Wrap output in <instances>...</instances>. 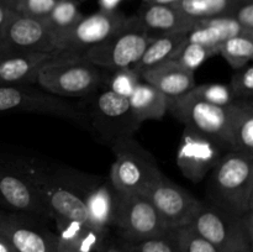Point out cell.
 I'll return each mask as SVG.
<instances>
[{"mask_svg": "<svg viewBox=\"0 0 253 252\" xmlns=\"http://www.w3.org/2000/svg\"><path fill=\"white\" fill-rule=\"evenodd\" d=\"M121 252H179L173 230L165 235L138 242L120 241L118 244Z\"/></svg>", "mask_w": 253, "mask_h": 252, "instance_id": "cell-31", "label": "cell"}, {"mask_svg": "<svg viewBox=\"0 0 253 252\" xmlns=\"http://www.w3.org/2000/svg\"><path fill=\"white\" fill-rule=\"evenodd\" d=\"M224 148L208 136L185 127L177 151V162L180 173L193 183H199L222 157Z\"/></svg>", "mask_w": 253, "mask_h": 252, "instance_id": "cell-13", "label": "cell"}, {"mask_svg": "<svg viewBox=\"0 0 253 252\" xmlns=\"http://www.w3.org/2000/svg\"><path fill=\"white\" fill-rule=\"evenodd\" d=\"M245 32H247L246 30L240 26L239 22L231 15H220L195 20L193 27L185 35V41L204 46L220 47V44L226 40Z\"/></svg>", "mask_w": 253, "mask_h": 252, "instance_id": "cell-21", "label": "cell"}, {"mask_svg": "<svg viewBox=\"0 0 253 252\" xmlns=\"http://www.w3.org/2000/svg\"><path fill=\"white\" fill-rule=\"evenodd\" d=\"M0 51L56 54L61 47L44 20L15 11L0 32Z\"/></svg>", "mask_w": 253, "mask_h": 252, "instance_id": "cell-11", "label": "cell"}, {"mask_svg": "<svg viewBox=\"0 0 253 252\" xmlns=\"http://www.w3.org/2000/svg\"><path fill=\"white\" fill-rule=\"evenodd\" d=\"M6 113L43 114L86 126L83 109L31 84L0 85V115Z\"/></svg>", "mask_w": 253, "mask_h": 252, "instance_id": "cell-8", "label": "cell"}, {"mask_svg": "<svg viewBox=\"0 0 253 252\" xmlns=\"http://www.w3.org/2000/svg\"><path fill=\"white\" fill-rule=\"evenodd\" d=\"M219 54L231 66L232 69H239L251 63L253 58V34L236 35L220 44Z\"/></svg>", "mask_w": 253, "mask_h": 252, "instance_id": "cell-27", "label": "cell"}, {"mask_svg": "<svg viewBox=\"0 0 253 252\" xmlns=\"http://www.w3.org/2000/svg\"><path fill=\"white\" fill-rule=\"evenodd\" d=\"M105 73L83 53L61 51L42 64L36 84L59 98H86L103 88Z\"/></svg>", "mask_w": 253, "mask_h": 252, "instance_id": "cell-2", "label": "cell"}, {"mask_svg": "<svg viewBox=\"0 0 253 252\" xmlns=\"http://www.w3.org/2000/svg\"><path fill=\"white\" fill-rule=\"evenodd\" d=\"M230 151L253 157V100H234L229 105Z\"/></svg>", "mask_w": 253, "mask_h": 252, "instance_id": "cell-22", "label": "cell"}, {"mask_svg": "<svg viewBox=\"0 0 253 252\" xmlns=\"http://www.w3.org/2000/svg\"><path fill=\"white\" fill-rule=\"evenodd\" d=\"M53 56L51 53L0 51V85L36 84L40 68Z\"/></svg>", "mask_w": 253, "mask_h": 252, "instance_id": "cell-18", "label": "cell"}, {"mask_svg": "<svg viewBox=\"0 0 253 252\" xmlns=\"http://www.w3.org/2000/svg\"><path fill=\"white\" fill-rule=\"evenodd\" d=\"M115 161L110 182L121 193H143L163 177L157 162L133 137L123 138L111 146Z\"/></svg>", "mask_w": 253, "mask_h": 252, "instance_id": "cell-6", "label": "cell"}, {"mask_svg": "<svg viewBox=\"0 0 253 252\" xmlns=\"http://www.w3.org/2000/svg\"><path fill=\"white\" fill-rule=\"evenodd\" d=\"M59 0H15V10L25 16L44 20Z\"/></svg>", "mask_w": 253, "mask_h": 252, "instance_id": "cell-35", "label": "cell"}, {"mask_svg": "<svg viewBox=\"0 0 253 252\" xmlns=\"http://www.w3.org/2000/svg\"><path fill=\"white\" fill-rule=\"evenodd\" d=\"M180 0H142L143 4H157V5H172V6H175V5L179 2Z\"/></svg>", "mask_w": 253, "mask_h": 252, "instance_id": "cell-39", "label": "cell"}, {"mask_svg": "<svg viewBox=\"0 0 253 252\" xmlns=\"http://www.w3.org/2000/svg\"><path fill=\"white\" fill-rule=\"evenodd\" d=\"M219 48L220 47L204 46V44L184 41L169 61L177 62L183 68L195 73V71L208 59L219 54Z\"/></svg>", "mask_w": 253, "mask_h": 252, "instance_id": "cell-28", "label": "cell"}, {"mask_svg": "<svg viewBox=\"0 0 253 252\" xmlns=\"http://www.w3.org/2000/svg\"><path fill=\"white\" fill-rule=\"evenodd\" d=\"M82 1L79 0H59L44 19L48 29L56 37L62 51V40L84 16L81 11Z\"/></svg>", "mask_w": 253, "mask_h": 252, "instance_id": "cell-25", "label": "cell"}, {"mask_svg": "<svg viewBox=\"0 0 253 252\" xmlns=\"http://www.w3.org/2000/svg\"><path fill=\"white\" fill-rule=\"evenodd\" d=\"M188 93L195 98L217 106H229L235 100L227 84L207 83L194 85Z\"/></svg>", "mask_w": 253, "mask_h": 252, "instance_id": "cell-33", "label": "cell"}, {"mask_svg": "<svg viewBox=\"0 0 253 252\" xmlns=\"http://www.w3.org/2000/svg\"><path fill=\"white\" fill-rule=\"evenodd\" d=\"M86 99L88 103L83 110L86 127L90 126L110 147L123 138L132 137L140 127L141 123L135 118L125 96L100 88Z\"/></svg>", "mask_w": 253, "mask_h": 252, "instance_id": "cell-5", "label": "cell"}, {"mask_svg": "<svg viewBox=\"0 0 253 252\" xmlns=\"http://www.w3.org/2000/svg\"><path fill=\"white\" fill-rule=\"evenodd\" d=\"M136 19L147 30L151 36L188 32L195 22V20L189 19L177 6L143 2L138 9Z\"/></svg>", "mask_w": 253, "mask_h": 252, "instance_id": "cell-19", "label": "cell"}, {"mask_svg": "<svg viewBox=\"0 0 253 252\" xmlns=\"http://www.w3.org/2000/svg\"><path fill=\"white\" fill-rule=\"evenodd\" d=\"M231 16L247 32L253 34V0H242L234 10Z\"/></svg>", "mask_w": 253, "mask_h": 252, "instance_id": "cell-36", "label": "cell"}, {"mask_svg": "<svg viewBox=\"0 0 253 252\" xmlns=\"http://www.w3.org/2000/svg\"><path fill=\"white\" fill-rule=\"evenodd\" d=\"M168 111L174 118L198 132L208 136L230 151L229 106H217L190 95L189 93L168 99Z\"/></svg>", "mask_w": 253, "mask_h": 252, "instance_id": "cell-9", "label": "cell"}, {"mask_svg": "<svg viewBox=\"0 0 253 252\" xmlns=\"http://www.w3.org/2000/svg\"><path fill=\"white\" fill-rule=\"evenodd\" d=\"M185 35L187 32L161 34L151 36L145 52L132 67L133 71H136L141 76L145 71L169 61L174 52L185 41Z\"/></svg>", "mask_w": 253, "mask_h": 252, "instance_id": "cell-24", "label": "cell"}, {"mask_svg": "<svg viewBox=\"0 0 253 252\" xmlns=\"http://www.w3.org/2000/svg\"><path fill=\"white\" fill-rule=\"evenodd\" d=\"M208 200L235 214L253 210V157L229 151L210 170Z\"/></svg>", "mask_w": 253, "mask_h": 252, "instance_id": "cell-3", "label": "cell"}, {"mask_svg": "<svg viewBox=\"0 0 253 252\" xmlns=\"http://www.w3.org/2000/svg\"><path fill=\"white\" fill-rule=\"evenodd\" d=\"M127 100L133 115L141 124L147 120H162L168 111L167 96L142 79Z\"/></svg>", "mask_w": 253, "mask_h": 252, "instance_id": "cell-23", "label": "cell"}, {"mask_svg": "<svg viewBox=\"0 0 253 252\" xmlns=\"http://www.w3.org/2000/svg\"><path fill=\"white\" fill-rule=\"evenodd\" d=\"M142 81L161 91L168 99L184 95L195 85L194 73L174 61H167L141 74Z\"/></svg>", "mask_w": 253, "mask_h": 252, "instance_id": "cell-20", "label": "cell"}, {"mask_svg": "<svg viewBox=\"0 0 253 252\" xmlns=\"http://www.w3.org/2000/svg\"><path fill=\"white\" fill-rule=\"evenodd\" d=\"M124 0H98L99 10L103 11H118L119 6Z\"/></svg>", "mask_w": 253, "mask_h": 252, "instance_id": "cell-38", "label": "cell"}, {"mask_svg": "<svg viewBox=\"0 0 253 252\" xmlns=\"http://www.w3.org/2000/svg\"><path fill=\"white\" fill-rule=\"evenodd\" d=\"M242 0H180L175 6L192 20L231 15Z\"/></svg>", "mask_w": 253, "mask_h": 252, "instance_id": "cell-26", "label": "cell"}, {"mask_svg": "<svg viewBox=\"0 0 253 252\" xmlns=\"http://www.w3.org/2000/svg\"><path fill=\"white\" fill-rule=\"evenodd\" d=\"M235 100H253V66L251 63L236 69L230 84Z\"/></svg>", "mask_w": 253, "mask_h": 252, "instance_id": "cell-34", "label": "cell"}, {"mask_svg": "<svg viewBox=\"0 0 253 252\" xmlns=\"http://www.w3.org/2000/svg\"><path fill=\"white\" fill-rule=\"evenodd\" d=\"M79 1H82V2H83V1H84V0H79Z\"/></svg>", "mask_w": 253, "mask_h": 252, "instance_id": "cell-43", "label": "cell"}, {"mask_svg": "<svg viewBox=\"0 0 253 252\" xmlns=\"http://www.w3.org/2000/svg\"><path fill=\"white\" fill-rule=\"evenodd\" d=\"M0 237L16 252H57L56 234L31 214L0 210Z\"/></svg>", "mask_w": 253, "mask_h": 252, "instance_id": "cell-12", "label": "cell"}, {"mask_svg": "<svg viewBox=\"0 0 253 252\" xmlns=\"http://www.w3.org/2000/svg\"><path fill=\"white\" fill-rule=\"evenodd\" d=\"M128 16L118 11L98 10L90 15H84L76 26L62 40V51L84 53L90 47L101 43L121 29Z\"/></svg>", "mask_w": 253, "mask_h": 252, "instance_id": "cell-15", "label": "cell"}, {"mask_svg": "<svg viewBox=\"0 0 253 252\" xmlns=\"http://www.w3.org/2000/svg\"><path fill=\"white\" fill-rule=\"evenodd\" d=\"M168 230L190 224L200 207V200L163 175L145 193Z\"/></svg>", "mask_w": 253, "mask_h": 252, "instance_id": "cell-14", "label": "cell"}, {"mask_svg": "<svg viewBox=\"0 0 253 252\" xmlns=\"http://www.w3.org/2000/svg\"><path fill=\"white\" fill-rule=\"evenodd\" d=\"M173 234L179 252H222L188 225L174 229Z\"/></svg>", "mask_w": 253, "mask_h": 252, "instance_id": "cell-32", "label": "cell"}, {"mask_svg": "<svg viewBox=\"0 0 253 252\" xmlns=\"http://www.w3.org/2000/svg\"><path fill=\"white\" fill-rule=\"evenodd\" d=\"M105 252H121V251H120V249H119L118 245H113V246L106 247Z\"/></svg>", "mask_w": 253, "mask_h": 252, "instance_id": "cell-41", "label": "cell"}, {"mask_svg": "<svg viewBox=\"0 0 253 252\" xmlns=\"http://www.w3.org/2000/svg\"><path fill=\"white\" fill-rule=\"evenodd\" d=\"M141 79L142 78L140 74L132 68H120L114 69V71L106 69L103 88L118 95L128 98L133 93Z\"/></svg>", "mask_w": 253, "mask_h": 252, "instance_id": "cell-30", "label": "cell"}, {"mask_svg": "<svg viewBox=\"0 0 253 252\" xmlns=\"http://www.w3.org/2000/svg\"><path fill=\"white\" fill-rule=\"evenodd\" d=\"M53 219L56 221L57 229V252H76L86 224L62 216H53Z\"/></svg>", "mask_w": 253, "mask_h": 252, "instance_id": "cell-29", "label": "cell"}, {"mask_svg": "<svg viewBox=\"0 0 253 252\" xmlns=\"http://www.w3.org/2000/svg\"><path fill=\"white\" fill-rule=\"evenodd\" d=\"M15 11V0H0V32Z\"/></svg>", "mask_w": 253, "mask_h": 252, "instance_id": "cell-37", "label": "cell"}, {"mask_svg": "<svg viewBox=\"0 0 253 252\" xmlns=\"http://www.w3.org/2000/svg\"><path fill=\"white\" fill-rule=\"evenodd\" d=\"M188 226L222 252L253 249V210L239 215L207 200Z\"/></svg>", "mask_w": 253, "mask_h": 252, "instance_id": "cell-4", "label": "cell"}, {"mask_svg": "<svg viewBox=\"0 0 253 252\" xmlns=\"http://www.w3.org/2000/svg\"><path fill=\"white\" fill-rule=\"evenodd\" d=\"M114 229L121 241L138 242L170 231L163 224L157 210L143 193H121L119 195Z\"/></svg>", "mask_w": 253, "mask_h": 252, "instance_id": "cell-10", "label": "cell"}, {"mask_svg": "<svg viewBox=\"0 0 253 252\" xmlns=\"http://www.w3.org/2000/svg\"><path fill=\"white\" fill-rule=\"evenodd\" d=\"M0 207L35 216H48L36 188L21 166H0Z\"/></svg>", "mask_w": 253, "mask_h": 252, "instance_id": "cell-16", "label": "cell"}, {"mask_svg": "<svg viewBox=\"0 0 253 252\" xmlns=\"http://www.w3.org/2000/svg\"><path fill=\"white\" fill-rule=\"evenodd\" d=\"M20 166L36 188L48 216H62L88 225L84 197L99 177L46 166L35 160Z\"/></svg>", "mask_w": 253, "mask_h": 252, "instance_id": "cell-1", "label": "cell"}, {"mask_svg": "<svg viewBox=\"0 0 253 252\" xmlns=\"http://www.w3.org/2000/svg\"><path fill=\"white\" fill-rule=\"evenodd\" d=\"M151 35L136 16H128L126 24L108 40L84 52L88 61L103 69L132 68L145 52Z\"/></svg>", "mask_w": 253, "mask_h": 252, "instance_id": "cell-7", "label": "cell"}, {"mask_svg": "<svg viewBox=\"0 0 253 252\" xmlns=\"http://www.w3.org/2000/svg\"><path fill=\"white\" fill-rule=\"evenodd\" d=\"M0 252H16L14 249H12L11 245L7 241H5L4 239L0 237Z\"/></svg>", "mask_w": 253, "mask_h": 252, "instance_id": "cell-40", "label": "cell"}, {"mask_svg": "<svg viewBox=\"0 0 253 252\" xmlns=\"http://www.w3.org/2000/svg\"><path fill=\"white\" fill-rule=\"evenodd\" d=\"M239 252H253V249H249V250H244V251H239Z\"/></svg>", "mask_w": 253, "mask_h": 252, "instance_id": "cell-42", "label": "cell"}, {"mask_svg": "<svg viewBox=\"0 0 253 252\" xmlns=\"http://www.w3.org/2000/svg\"><path fill=\"white\" fill-rule=\"evenodd\" d=\"M119 195L120 192L114 187L110 179L98 178L84 197L89 226L105 232L114 227Z\"/></svg>", "mask_w": 253, "mask_h": 252, "instance_id": "cell-17", "label": "cell"}]
</instances>
